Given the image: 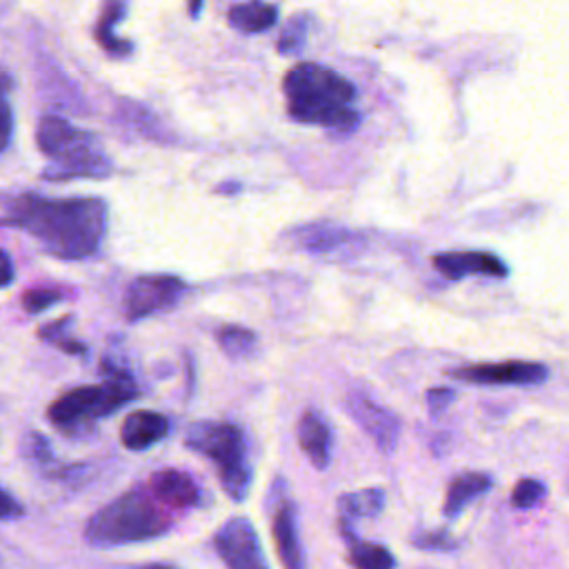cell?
<instances>
[{"instance_id":"7c38bea8","label":"cell","mask_w":569,"mask_h":569,"mask_svg":"<svg viewBox=\"0 0 569 569\" xmlns=\"http://www.w3.org/2000/svg\"><path fill=\"white\" fill-rule=\"evenodd\" d=\"M431 264L438 273H442L449 280H460L467 276H509V267L505 264V260L491 251H442L431 258Z\"/></svg>"},{"instance_id":"83f0119b","label":"cell","mask_w":569,"mask_h":569,"mask_svg":"<svg viewBox=\"0 0 569 569\" xmlns=\"http://www.w3.org/2000/svg\"><path fill=\"white\" fill-rule=\"evenodd\" d=\"M22 451H24L27 458L36 460L38 465H49V462L53 460L49 442L44 440L42 433H36V431L27 433V438H24V449H22Z\"/></svg>"},{"instance_id":"d6a6232c","label":"cell","mask_w":569,"mask_h":569,"mask_svg":"<svg viewBox=\"0 0 569 569\" xmlns=\"http://www.w3.org/2000/svg\"><path fill=\"white\" fill-rule=\"evenodd\" d=\"M133 569H178L176 565H164V562H151V565H140Z\"/></svg>"},{"instance_id":"6da1fadb","label":"cell","mask_w":569,"mask_h":569,"mask_svg":"<svg viewBox=\"0 0 569 569\" xmlns=\"http://www.w3.org/2000/svg\"><path fill=\"white\" fill-rule=\"evenodd\" d=\"M4 224L27 231L44 253L60 260L93 256L107 233V204L100 198H44L22 193L9 202Z\"/></svg>"},{"instance_id":"3957f363","label":"cell","mask_w":569,"mask_h":569,"mask_svg":"<svg viewBox=\"0 0 569 569\" xmlns=\"http://www.w3.org/2000/svg\"><path fill=\"white\" fill-rule=\"evenodd\" d=\"M171 522L169 509L160 505L149 489H129L87 520L84 540L98 549L144 542L164 536Z\"/></svg>"},{"instance_id":"4316f807","label":"cell","mask_w":569,"mask_h":569,"mask_svg":"<svg viewBox=\"0 0 569 569\" xmlns=\"http://www.w3.org/2000/svg\"><path fill=\"white\" fill-rule=\"evenodd\" d=\"M411 542L418 547V549H429V551H451L458 547V540L447 531V529H440V531H420L411 538Z\"/></svg>"},{"instance_id":"ffe728a7","label":"cell","mask_w":569,"mask_h":569,"mask_svg":"<svg viewBox=\"0 0 569 569\" xmlns=\"http://www.w3.org/2000/svg\"><path fill=\"white\" fill-rule=\"evenodd\" d=\"M216 338L222 353L229 360H247L249 356H253L258 347V336L249 327H240V325H222Z\"/></svg>"},{"instance_id":"30bf717a","label":"cell","mask_w":569,"mask_h":569,"mask_svg":"<svg viewBox=\"0 0 569 569\" xmlns=\"http://www.w3.org/2000/svg\"><path fill=\"white\" fill-rule=\"evenodd\" d=\"M345 409L382 453L396 451L400 438V420L396 418V413H391L387 407H382L360 389H351L345 396Z\"/></svg>"},{"instance_id":"5bb4252c","label":"cell","mask_w":569,"mask_h":569,"mask_svg":"<svg viewBox=\"0 0 569 569\" xmlns=\"http://www.w3.org/2000/svg\"><path fill=\"white\" fill-rule=\"evenodd\" d=\"M296 436H298V445L305 451V456L309 458V462L320 471L327 469L331 462V451H333V431H331L327 418L316 409H307L298 420Z\"/></svg>"},{"instance_id":"1f68e13d","label":"cell","mask_w":569,"mask_h":569,"mask_svg":"<svg viewBox=\"0 0 569 569\" xmlns=\"http://www.w3.org/2000/svg\"><path fill=\"white\" fill-rule=\"evenodd\" d=\"M11 280H13V262H11L9 253L0 249V289L11 284Z\"/></svg>"},{"instance_id":"7a4b0ae2","label":"cell","mask_w":569,"mask_h":569,"mask_svg":"<svg viewBox=\"0 0 569 569\" xmlns=\"http://www.w3.org/2000/svg\"><path fill=\"white\" fill-rule=\"evenodd\" d=\"M287 111L305 124L329 129H351L358 122L353 111L356 87L340 73L318 62L291 67L282 80Z\"/></svg>"},{"instance_id":"ac0fdd59","label":"cell","mask_w":569,"mask_h":569,"mask_svg":"<svg viewBox=\"0 0 569 569\" xmlns=\"http://www.w3.org/2000/svg\"><path fill=\"white\" fill-rule=\"evenodd\" d=\"M340 518L358 520V518H373L385 509V491L378 487H367L360 491L342 493L338 498Z\"/></svg>"},{"instance_id":"9c48e42d","label":"cell","mask_w":569,"mask_h":569,"mask_svg":"<svg viewBox=\"0 0 569 569\" xmlns=\"http://www.w3.org/2000/svg\"><path fill=\"white\" fill-rule=\"evenodd\" d=\"M453 380L469 382V385H489V387H502V385H542L549 378V369L542 362L533 360H502V362H476L456 367L449 371Z\"/></svg>"},{"instance_id":"cb8c5ba5","label":"cell","mask_w":569,"mask_h":569,"mask_svg":"<svg viewBox=\"0 0 569 569\" xmlns=\"http://www.w3.org/2000/svg\"><path fill=\"white\" fill-rule=\"evenodd\" d=\"M547 493L545 482L536 480V478H522L516 482L513 491H511V505L516 509H531L536 507Z\"/></svg>"},{"instance_id":"f546056e","label":"cell","mask_w":569,"mask_h":569,"mask_svg":"<svg viewBox=\"0 0 569 569\" xmlns=\"http://www.w3.org/2000/svg\"><path fill=\"white\" fill-rule=\"evenodd\" d=\"M453 398H456V391L451 389V387H431V389H427V393H425V402H427V409H429V413L436 418V416H440L445 409H449L451 407V402H453Z\"/></svg>"},{"instance_id":"9a60e30c","label":"cell","mask_w":569,"mask_h":569,"mask_svg":"<svg viewBox=\"0 0 569 569\" xmlns=\"http://www.w3.org/2000/svg\"><path fill=\"white\" fill-rule=\"evenodd\" d=\"M171 425L164 413L151 409H138L124 416L120 425V442L129 451H144L164 440Z\"/></svg>"},{"instance_id":"5b68a950","label":"cell","mask_w":569,"mask_h":569,"mask_svg":"<svg viewBox=\"0 0 569 569\" xmlns=\"http://www.w3.org/2000/svg\"><path fill=\"white\" fill-rule=\"evenodd\" d=\"M36 140L40 151L51 160L42 171L47 180L107 178L113 169L109 156L91 133L76 129L58 116H44L40 120Z\"/></svg>"},{"instance_id":"277c9868","label":"cell","mask_w":569,"mask_h":569,"mask_svg":"<svg viewBox=\"0 0 569 569\" xmlns=\"http://www.w3.org/2000/svg\"><path fill=\"white\" fill-rule=\"evenodd\" d=\"M100 371V385L73 387L49 405L47 418L58 431L69 436L87 433L100 418L116 413L140 393L131 371L124 365L102 360Z\"/></svg>"},{"instance_id":"8fae6325","label":"cell","mask_w":569,"mask_h":569,"mask_svg":"<svg viewBox=\"0 0 569 569\" xmlns=\"http://www.w3.org/2000/svg\"><path fill=\"white\" fill-rule=\"evenodd\" d=\"M149 493L167 509H191L204 502V491L191 473L178 467H162L149 476Z\"/></svg>"},{"instance_id":"2e32d148","label":"cell","mask_w":569,"mask_h":569,"mask_svg":"<svg viewBox=\"0 0 569 569\" xmlns=\"http://www.w3.org/2000/svg\"><path fill=\"white\" fill-rule=\"evenodd\" d=\"M491 487H493V478L485 471H465V473L456 476L449 482L447 496L442 502L445 518H449V520L458 518L476 498L485 496Z\"/></svg>"},{"instance_id":"8992f818","label":"cell","mask_w":569,"mask_h":569,"mask_svg":"<svg viewBox=\"0 0 569 569\" xmlns=\"http://www.w3.org/2000/svg\"><path fill=\"white\" fill-rule=\"evenodd\" d=\"M184 447L216 465L218 482L231 500L242 502L247 498L253 471L247 436L238 425L220 420L191 422L184 431Z\"/></svg>"},{"instance_id":"e0dca14e","label":"cell","mask_w":569,"mask_h":569,"mask_svg":"<svg viewBox=\"0 0 569 569\" xmlns=\"http://www.w3.org/2000/svg\"><path fill=\"white\" fill-rule=\"evenodd\" d=\"M278 20V9L264 0H247L229 9V24L242 33H258L273 27Z\"/></svg>"},{"instance_id":"d6986e66","label":"cell","mask_w":569,"mask_h":569,"mask_svg":"<svg viewBox=\"0 0 569 569\" xmlns=\"http://www.w3.org/2000/svg\"><path fill=\"white\" fill-rule=\"evenodd\" d=\"M351 238H353L351 231H347L342 227H333V224H311V227H305L298 231V244L311 253L333 251V249L347 244Z\"/></svg>"},{"instance_id":"52a82bcc","label":"cell","mask_w":569,"mask_h":569,"mask_svg":"<svg viewBox=\"0 0 569 569\" xmlns=\"http://www.w3.org/2000/svg\"><path fill=\"white\" fill-rule=\"evenodd\" d=\"M187 282L171 273H144L129 282L122 309L129 322L144 320L153 313L173 309L187 293Z\"/></svg>"},{"instance_id":"ba28073f","label":"cell","mask_w":569,"mask_h":569,"mask_svg":"<svg viewBox=\"0 0 569 569\" xmlns=\"http://www.w3.org/2000/svg\"><path fill=\"white\" fill-rule=\"evenodd\" d=\"M213 549L224 569H269L260 536L244 516H233L213 533Z\"/></svg>"},{"instance_id":"603a6c76","label":"cell","mask_w":569,"mask_h":569,"mask_svg":"<svg viewBox=\"0 0 569 569\" xmlns=\"http://www.w3.org/2000/svg\"><path fill=\"white\" fill-rule=\"evenodd\" d=\"M69 325H73V316H71V313H67V316H62V318H58V320H53V322L42 325V327L38 329V338H40V340H47V342H51V345H56L58 349H62V351H67V353H71V356H82V353H87V345L69 336Z\"/></svg>"},{"instance_id":"4fadbf2b","label":"cell","mask_w":569,"mask_h":569,"mask_svg":"<svg viewBox=\"0 0 569 569\" xmlns=\"http://www.w3.org/2000/svg\"><path fill=\"white\" fill-rule=\"evenodd\" d=\"M271 533L276 553L284 569H305V553L300 547L298 511L291 500H282L271 518Z\"/></svg>"},{"instance_id":"f1b7e54d","label":"cell","mask_w":569,"mask_h":569,"mask_svg":"<svg viewBox=\"0 0 569 569\" xmlns=\"http://www.w3.org/2000/svg\"><path fill=\"white\" fill-rule=\"evenodd\" d=\"M11 131H13V113L7 98V82L4 78H0V151L7 149L11 140Z\"/></svg>"},{"instance_id":"836d02e7","label":"cell","mask_w":569,"mask_h":569,"mask_svg":"<svg viewBox=\"0 0 569 569\" xmlns=\"http://www.w3.org/2000/svg\"><path fill=\"white\" fill-rule=\"evenodd\" d=\"M200 7H202V0H191L189 13H191V16H198V13H200Z\"/></svg>"},{"instance_id":"484cf974","label":"cell","mask_w":569,"mask_h":569,"mask_svg":"<svg viewBox=\"0 0 569 569\" xmlns=\"http://www.w3.org/2000/svg\"><path fill=\"white\" fill-rule=\"evenodd\" d=\"M64 298V293L60 289L53 287H38V289H29L22 293V307L29 313H40L49 307H53L56 302H60Z\"/></svg>"},{"instance_id":"4dcf8cb0","label":"cell","mask_w":569,"mask_h":569,"mask_svg":"<svg viewBox=\"0 0 569 569\" xmlns=\"http://www.w3.org/2000/svg\"><path fill=\"white\" fill-rule=\"evenodd\" d=\"M22 505L0 487V520H13L18 516H22Z\"/></svg>"},{"instance_id":"7402d4cb","label":"cell","mask_w":569,"mask_h":569,"mask_svg":"<svg viewBox=\"0 0 569 569\" xmlns=\"http://www.w3.org/2000/svg\"><path fill=\"white\" fill-rule=\"evenodd\" d=\"M124 16V0H107L104 2V11H102V18L96 27V38L98 42L111 51V53H122V51H129L131 44L127 42H120L113 33V24Z\"/></svg>"},{"instance_id":"44dd1931","label":"cell","mask_w":569,"mask_h":569,"mask_svg":"<svg viewBox=\"0 0 569 569\" xmlns=\"http://www.w3.org/2000/svg\"><path fill=\"white\" fill-rule=\"evenodd\" d=\"M347 547H349L347 558L353 569H393L396 567V558L385 545L356 538Z\"/></svg>"},{"instance_id":"d4e9b609","label":"cell","mask_w":569,"mask_h":569,"mask_svg":"<svg viewBox=\"0 0 569 569\" xmlns=\"http://www.w3.org/2000/svg\"><path fill=\"white\" fill-rule=\"evenodd\" d=\"M307 24H309L307 16H293V18L284 24L282 33H280L278 51H280V53H287V56H291V53L300 51V49H302V44H305Z\"/></svg>"}]
</instances>
